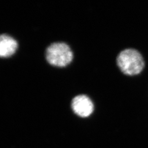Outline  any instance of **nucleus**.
Returning <instances> with one entry per match:
<instances>
[{
    "instance_id": "7ed1b4c3",
    "label": "nucleus",
    "mask_w": 148,
    "mask_h": 148,
    "mask_svg": "<svg viewBox=\"0 0 148 148\" xmlns=\"http://www.w3.org/2000/svg\"><path fill=\"white\" fill-rule=\"evenodd\" d=\"M71 107L74 112L82 117L89 116L94 109L92 101L86 95L75 97L72 101Z\"/></svg>"
},
{
    "instance_id": "f03ea898",
    "label": "nucleus",
    "mask_w": 148,
    "mask_h": 148,
    "mask_svg": "<svg viewBox=\"0 0 148 148\" xmlns=\"http://www.w3.org/2000/svg\"><path fill=\"white\" fill-rule=\"evenodd\" d=\"M46 58L48 63L53 66L64 67L71 62L73 53L65 43H53L46 49Z\"/></svg>"
},
{
    "instance_id": "f257e3e1",
    "label": "nucleus",
    "mask_w": 148,
    "mask_h": 148,
    "mask_svg": "<svg viewBox=\"0 0 148 148\" xmlns=\"http://www.w3.org/2000/svg\"><path fill=\"white\" fill-rule=\"evenodd\" d=\"M117 64L123 74L135 75L141 73L144 67V60L141 54L134 49H126L117 57Z\"/></svg>"
},
{
    "instance_id": "20e7f679",
    "label": "nucleus",
    "mask_w": 148,
    "mask_h": 148,
    "mask_svg": "<svg viewBox=\"0 0 148 148\" xmlns=\"http://www.w3.org/2000/svg\"><path fill=\"white\" fill-rule=\"evenodd\" d=\"M17 48L18 43L14 38L7 34L0 35V57H11Z\"/></svg>"
}]
</instances>
